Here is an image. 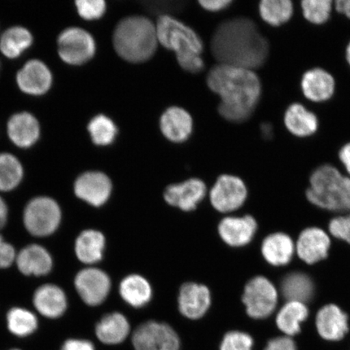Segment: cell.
<instances>
[{"instance_id": "cell-10", "label": "cell", "mask_w": 350, "mask_h": 350, "mask_svg": "<svg viewBox=\"0 0 350 350\" xmlns=\"http://www.w3.org/2000/svg\"><path fill=\"white\" fill-rule=\"evenodd\" d=\"M74 286L83 303L90 306H97L107 299L111 291V282L102 269L87 267L77 273Z\"/></svg>"}, {"instance_id": "cell-49", "label": "cell", "mask_w": 350, "mask_h": 350, "mask_svg": "<svg viewBox=\"0 0 350 350\" xmlns=\"http://www.w3.org/2000/svg\"><path fill=\"white\" fill-rule=\"evenodd\" d=\"M10 350H21V349H10Z\"/></svg>"}, {"instance_id": "cell-5", "label": "cell", "mask_w": 350, "mask_h": 350, "mask_svg": "<svg viewBox=\"0 0 350 350\" xmlns=\"http://www.w3.org/2000/svg\"><path fill=\"white\" fill-rule=\"evenodd\" d=\"M63 212L57 200L48 196L33 197L26 204L23 211V224L30 235L46 238L59 230Z\"/></svg>"}, {"instance_id": "cell-38", "label": "cell", "mask_w": 350, "mask_h": 350, "mask_svg": "<svg viewBox=\"0 0 350 350\" xmlns=\"http://www.w3.org/2000/svg\"><path fill=\"white\" fill-rule=\"evenodd\" d=\"M75 5L78 15L85 21L102 18L107 10L104 0H77Z\"/></svg>"}, {"instance_id": "cell-22", "label": "cell", "mask_w": 350, "mask_h": 350, "mask_svg": "<svg viewBox=\"0 0 350 350\" xmlns=\"http://www.w3.org/2000/svg\"><path fill=\"white\" fill-rule=\"evenodd\" d=\"M211 304L208 288L196 283L183 284L178 295V308L183 317L196 321L202 318Z\"/></svg>"}, {"instance_id": "cell-13", "label": "cell", "mask_w": 350, "mask_h": 350, "mask_svg": "<svg viewBox=\"0 0 350 350\" xmlns=\"http://www.w3.org/2000/svg\"><path fill=\"white\" fill-rule=\"evenodd\" d=\"M247 196V187L240 178L221 175L210 191V201L217 211L229 213L239 208Z\"/></svg>"}, {"instance_id": "cell-1", "label": "cell", "mask_w": 350, "mask_h": 350, "mask_svg": "<svg viewBox=\"0 0 350 350\" xmlns=\"http://www.w3.org/2000/svg\"><path fill=\"white\" fill-rule=\"evenodd\" d=\"M211 51L219 64L255 71L265 64L270 46L255 22L236 17L222 22L214 31Z\"/></svg>"}, {"instance_id": "cell-17", "label": "cell", "mask_w": 350, "mask_h": 350, "mask_svg": "<svg viewBox=\"0 0 350 350\" xmlns=\"http://www.w3.org/2000/svg\"><path fill=\"white\" fill-rule=\"evenodd\" d=\"M15 265L25 277L40 278L50 274L54 267L51 254L42 245H27L17 252Z\"/></svg>"}, {"instance_id": "cell-15", "label": "cell", "mask_w": 350, "mask_h": 350, "mask_svg": "<svg viewBox=\"0 0 350 350\" xmlns=\"http://www.w3.org/2000/svg\"><path fill=\"white\" fill-rule=\"evenodd\" d=\"M300 90L309 102L323 104L336 94V79L330 72L322 68L306 70L300 79Z\"/></svg>"}, {"instance_id": "cell-26", "label": "cell", "mask_w": 350, "mask_h": 350, "mask_svg": "<svg viewBox=\"0 0 350 350\" xmlns=\"http://www.w3.org/2000/svg\"><path fill=\"white\" fill-rule=\"evenodd\" d=\"M105 247L106 239L102 232L88 229L78 234L74 244V252L79 261L91 266L103 260Z\"/></svg>"}, {"instance_id": "cell-28", "label": "cell", "mask_w": 350, "mask_h": 350, "mask_svg": "<svg viewBox=\"0 0 350 350\" xmlns=\"http://www.w3.org/2000/svg\"><path fill=\"white\" fill-rule=\"evenodd\" d=\"M261 252L267 262L273 266L286 265L295 252V244L290 236L275 233L268 236L262 243Z\"/></svg>"}, {"instance_id": "cell-33", "label": "cell", "mask_w": 350, "mask_h": 350, "mask_svg": "<svg viewBox=\"0 0 350 350\" xmlns=\"http://www.w3.org/2000/svg\"><path fill=\"white\" fill-rule=\"evenodd\" d=\"M281 288L284 299L304 304L312 299L314 294L312 279L304 273L288 274L283 279Z\"/></svg>"}, {"instance_id": "cell-31", "label": "cell", "mask_w": 350, "mask_h": 350, "mask_svg": "<svg viewBox=\"0 0 350 350\" xmlns=\"http://www.w3.org/2000/svg\"><path fill=\"white\" fill-rule=\"evenodd\" d=\"M259 12L266 24L279 28L288 23L294 16V3L291 0H262Z\"/></svg>"}, {"instance_id": "cell-50", "label": "cell", "mask_w": 350, "mask_h": 350, "mask_svg": "<svg viewBox=\"0 0 350 350\" xmlns=\"http://www.w3.org/2000/svg\"><path fill=\"white\" fill-rule=\"evenodd\" d=\"M0 68H1V65H0Z\"/></svg>"}, {"instance_id": "cell-24", "label": "cell", "mask_w": 350, "mask_h": 350, "mask_svg": "<svg viewBox=\"0 0 350 350\" xmlns=\"http://www.w3.org/2000/svg\"><path fill=\"white\" fill-rule=\"evenodd\" d=\"M309 310L304 303L288 301L275 317V326L280 334L296 338L303 332L304 323L308 321Z\"/></svg>"}, {"instance_id": "cell-16", "label": "cell", "mask_w": 350, "mask_h": 350, "mask_svg": "<svg viewBox=\"0 0 350 350\" xmlns=\"http://www.w3.org/2000/svg\"><path fill=\"white\" fill-rule=\"evenodd\" d=\"M41 124L36 116L29 111L13 113L7 122L8 139L17 148L28 150L41 137Z\"/></svg>"}, {"instance_id": "cell-37", "label": "cell", "mask_w": 350, "mask_h": 350, "mask_svg": "<svg viewBox=\"0 0 350 350\" xmlns=\"http://www.w3.org/2000/svg\"><path fill=\"white\" fill-rule=\"evenodd\" d=\"M256 340L247 332L234 330L223 336L219 350H255Z\"/></svg>"}, {"instance_id": "cell-44", "label": "cell", "mask_w": 350, "mask_h": 350, "mask_svg": "<svg viewBox=\"0 0 350 350\" xmlns=\"http://www.w3.org/2000/svg\"><path fill=\"white\" fill-rule=\"evenodd\" d=\"M231 3V0H202V1H200L201 7L209 12L225 10Z\"/></svg>"}, {"instance_id": "cell-9", "label": "cell", "mask_w": 350, "mask_h": 350, "mask_svg": "<svg viewBox=\"0 0 350 350\" xmlns=\"http://www.w3.org/2000/svg\"><path fill=\"white\" fill-rule=\"evenodd\" d=\"M134 350H180L181 341L173 327L166 323L148 321L131 336Z\"/></svg>"}, {"instance_id": "cell-41", "label": "cell", "mask_w": 350, "mask_h": 350, "mask_svg": "<svg viewBox=\"0 0 350 350\" xmlns=\"http://www.w3.org/2000/svg\"><path fill=\"white\" fill-rule=\"evenodd\" d=\"M17 252L12 244L0 234V269H8L15 264Z\"/></svg>"}, {"instance_id": "cell-7", "label": "cell", "mask_w": 350, "mask_h": 350, "mask_svg": "<svg viewBox=\"0 0 350 350\" xmlns=\"http://www.w3.org/2000/svg\"><path fill=\"white\" fill-rule=\"evenodd\" d=\"M58 55L70 66H81L89 62L96 54V42L87 30L71 26L61 31L57 38Z\"/></svg>"}, {"instance_id": "cell-3", "label": "cell", "mask_w": 350, "mask_h": 350, "mask_svg": "<svg viewBox=\"0 0 350 350\" xmlns=\"http://www.w3.org/2000/svg\"><path fill=\"white\" fill-rule=\"evenodd\" d=\"M156 25L142 16L126 17L117 25L113 45L122 59L129 63L146 62L155 54L159 45Z\"/></svg>"}, {"instance_id": "cell-30", "label": "cell", "mask_w": 350, "mask_h": 350, "mask_svg": "<svg viewBox=\"0 0 350 350\" xmlns=\"http://www.w3.org/2000/svg\"><path fill=\"white\" fill-rule=\"evenodd\" d=\"M120 292L126 303L137 308L147 304L152 297L150 283L146 278L137 274L130 275L122 280Z\"/></svg>"}, {"instance_id": "cell-39", "label": "cell", "mask_w": 350, "mask_h": 350, "mask_svg": "<svg viewBox=\"0 0 350 350\" xmlns=\"http://www.w3.org/2000/svg\"><path fill=\"white\" fill-rule=\"evenodd\" d=\"M328 229L335 238L350 244V213L347 216L332 219Z\"/></svg>"}, {"instance_id": "cell-4", "label": "cell", "mask_w": 350, "mask_h": 350, "mask_svg": "<svg viewBox=\"0 0 350 350\" xmlns=\"http://www.w3.org/2000/svg\"><path fill=\"white\" fill-rule=\"evenodd\" d=\"M306 198L328 211L350 213V177L334 165H321L310 175Z\"/></svg>"}, {"instance_id": "cell-25", "label": "cell", "mask_w": 350, "mask_h": 350, "mask_svg": "<svg viewBox=\"0 0 350 350\" xmlns=\"http://www.w3.org/2000/svg\"><path fill=\"white\" fill-rule=\"evenodd\" d=\"M160 128L169 141L182 143L189 138L193 129V121L185 109L173 107L166 109L161 116Z\"/></svg>"}, {"instance_id": "cell-48", "label": "cell", "mask_w": 350, "mask_h": 350, "mask_svg": "<svg viewBox=\"0 0 350 350\" xmlns=\"http://www.w3.org/2000/svg\"><path fill=\"white\" fill-rule=\"evenodd\" d=\"M345 60H347V62L350 67V40L348 42L347 47H345Z\"/></svg>"}, {"instance_id": "cell-11", "label": "cell", "mask_w": 350, "mask_h": 350, "mask_svg": "<svg viewBox=\"0 0 350 350\" xmlns=\"http://www.w3.org/2000/svg\"><path fill=\"white\" fill-rule=\"evenodd\" d=\"M16 82L22 93L31 97H42L51 90L54 77L46 63L41 59H33L18 70Z\"/></svg>"}, {"instance_id": "cell-47", "label": "cell", "mask_w": 350, "mask_h": 350, "mask_svg": "<svg viewBox=\"0 0 350 350\" xmlns=\"http://www.w3.org/2000/svg\"><path fill=\"white\" fill-rule=\"evenodd\" d=\"M8 206L5 200L0 195V230L7 225L8 220Z\"/></svg>"}, {"instance_id": "cell-36", "label": "cell", "mask_w": 350, "mask_h": 350, "mask_svg": "<svg viewBox=\"0 0 350 350\" xmlns=\"http://www.w3.org/2000/svg\"><path fill=\"white\" fill-rule=\"evenodd\" d=\"M334 3L332 0H303L300 2L301 14L310 25H325L331 19Z\"/></svg>"}, {"instance_id": "cell-34", "label": "cell", "mask_w": 350, "mask_h": 350, "mask_svg": "<svg viewBox=\"0 0 350 350\" xmlns=\"http://www.w3.org/2000/svg\"><path fill=\"white\" fill-rule=\"evenodd\" d=\"M8 331L17 338H27L37 331L38 319L32 310L21 306H14L6 316Z\"/></svg>"}, {"instance_id": "cell-12", "label": "cell", "mask_w": 350, "mask_h": 350, "mask_svg": "<svg viewBox=\"0 0 350 350\" xmlns=\"http://www.w3.org/2000/svg\"><path fill=\"white\" fill-rule=\"evenodd\" d=\"M319 338L327 343H339L350 332L349 317L338 306L328 304L318 310L314 319Z\"/></svg>"}, {"instance_id": "cell-6", "label": "cell", "mask_w": 350, "mask_h": 350, "mask_svg": "<svg viewBox=\"0 0 350 350\" xmlns=\"http://www.w3.org/2000/svg\"><path fill=\"white\" fill-rule=\"evenodd\" d=\"M159 42L176 55L202 53L204 45L199 35L189 26L169 15H161L156 24Z\"/></svg>"}, {"instance_id": "cell-8", "label": "cell", "mask_w": 350, "mask_h": 350, "mask_svg": "<svg viewBox=\"0 0 350 350\" xmlns=\"http://www.w3.org/2000/svg\"><path fill=\"white\" fill-rule=\"evenodd\" d=\"M243 301L249 317L262 321L272 316L277 308L278 292L269 279L254 278L245 286Z\"/></svg>"}, {"instance_id": "cell-46", "label": "cell", "mask_w": 350, "mask_h": 350, "mask_svg": "<svg viewBox=\"0 0 350 350\" xmlns=\"http://www.w3.org/2000/svg\"><path fill=\"white\" fill-rule=\"evenodd\" d=\"M336 13L350 20V0H336L334 3Z\"/></svg>"}, {"instance_id": "cell-35", "label": "cell", "mask_w": 350, "mask_h": 350, "mask_svg": "<svg viewBox=\"0 0 350 350\" xmlns=\"http://www.w3.org/2000/svg\"><path fill=\"white\" fill-rule=\"evenodd\" d=\"M92 142L97 146H107L111 144L118 135L115 122L107 116L98 115L92 119L87 126Z\"/></svg>"}, {"instance_id": "cell-42", "label": "cell", "mask_w": 350, "mask_h": 350, "mask_svg": "<svg viewBox=\"0 0 350 350\" xmlns=\"http://www.w3.org/2000/svg\"><path fill=\"white\" fill-rule=\"evenodd\" d=\"M262 350H299L295 338L280 334L267 340Z\"/></svg>"}, {"instance_id": "cell-18", "label": "cell", "mask_w": 350, "mask_h": 350, "mask_svg": "<svg viewBox=\"0 0 350 350\" xmlns=\"http://www.w3.org/2000/svg\"><path fill=\"white\" fill-rule=\"evenodd\" d=\"M331 239L326 232L317 227L305 229L295 245V252L306 264L314 265L327 257Z\"/></svg>"}, {"instance_id": "cell-29", "label": "cell", "mask_w": 350, "mask_h": 350, "mask_svg": "<svg viewBox=\"0 0 350 350\" xmlns=\"http://www.w3.org/2000/svg\"><path fill=\"white\" fill-rule=\"evenodd\" d=\"M33 44V34L24 26H12L0 35V52L10 59H18Z\"/></svg>"}, {"instance_id": "cell-43", "label": "cell", "mask_w": 350, "mask_h": 350, "mask_svg": "<svg viewBox=\"0 0 350 350\" xmlns=\"http://www.w3.org/2000/svg\"><path fill=\"white\" fill-rule=\"evenodd\" d=\"M60 350H96L91 341L85 339L72 338L65 341Z\"/></svg>"}, {"instance_id": "cell-21", "label": "cell", "mask_w": 350, "mask_h": 350, "mask_svg": "<svg viewBox=\"0 0 350 350\" xmlns=\"http://www.w3.org/2000/svg\"><path fill=\"white\" fill-rule=\"evenodd\" d=\"M206 186L198 178H191L178 185H173L166 188L164 198L166 202L183 210L191 211L206 195Z\"/></svg>"}, {"instance_id": "cell-20", "label": "cell", "mask_w": 350, "mask_h": 350, "mask_svg": "<svg viewBox=\"0 0 350 350\" xmlns=\"http://www.w3.org/2000/svg\"><path fill=\"white\" fill-rule=\"evenodd\" d=\"M35 310L43 317L56 319L67 312L68 300L65 291L55 284H42L33 295Z\"/></svg>"}, {"instance_id": "cell-45", "label": "cell", "mask_w": 350, "mask_h": 350, "mask_svg": "<svg viewBox=\"0 0 350 350\" xmlns=\"http://www.w3.org/2000/svg\"><path fill=\"white\" fill-rule=\"evenodd\" d=\"M339 160L350 177V142L345 143L338 152Z\"/></svg>"}, {"instance_id": "cell-23", "label": "cell", "mask_w": 350, "mask_h": 350, "mask_svg": "<svg viewBox=\"0 0 350 350\" xmlns=\"http://www.w3.org/2000/svg\"><path fill=\"white\" fill-rule=\"evenodd\" d=\"M256 230L257 223L252 216L226 217L218 227L221 238L231 247H243L250 243Z\"/></svg>"}, {"instance_id": "cell-32", "label": "cell", "mask_w": 350, "mask_h": 350, "mask_svg": "<svg viewBox=\"0 0 350 350\" xmlns=\"http://www.w3.org/2000/svg\"><path fill=\"white\" fill-rule=\"evenodd\" d=\"M24 176L21 161L10 152H0V193L16 190Z\"/></svg>"}, {"instance_id": "cell-2", "label": "cell", "mask_w": 350, "mask_h": 350, "mask_svg": "<svg viewBox=\"0 0 350 350\" xmlns=\"http://www.w3.org/2000/svg\"><path fill=\"white\" fill-rule=\"evenodd\" d=\"M207 84L221 98L219 113L230 122L247 120L260 103L261 81L252 70L218 64L210 70Z\"/></svg>"}, {"instance_id": "cell-19", "label": "cell", "mask_w": 350, "mask_h": 350, "mask_svg": "<svg viewBox=\"0 0 350 350\" xmlns=\"http://www.w3.org/2000/svg\"><path fill=\"white\" fill-rule=\"evenodd\" d=\"M283 124L288 133L297 139L312 137L319 129V116L300 103H291L286 107Z\"/></svg>"}, {"instance_id": "cell-40", "label": "cell", "mask_w": 350, "mask_h": 350, "mask_svg": "<svg viewBox=\"0 0 350 350\" xmlns=\"http://www.w3.org/2000/svg\"><path fill=\"white\" fill-rule=\"evenodd\" d=\"M176 57L178 64L188 72L198 73L204 68V60L200 54L187 53Z\"/></svg>"}, {"instance_id": "cell-14", "label": "cell", "mask_w": 350, "mask_h": 350, "mask_svg": "<svg viewBox=\"0 0 350 350\" xmlns=\"http://www.w3.org/2000/svg\"><path fill=\"white\" fill-rule=\"evenodd\" d=\"M112 191L111 179L106 174L90 170L79 175L73 185V191L79 200L96 208L107 203Z\"/></svg>"}, {"instance_id": "cell-27", "label": "cell", "mask_w": 350, "mask_h": 350, "mask_svg": "<svg viewBox=\"0 0 350 350\" xmlns=\"http://www.w3.org/2000/svg\"><path fill=\"white\" fill-rule=\"evenodd\" d=\"M131 326L128 319L119 312L106 314L95 327L98 339L107 345L122 344L129 338Z\"/></svg>"}]
</instances>
